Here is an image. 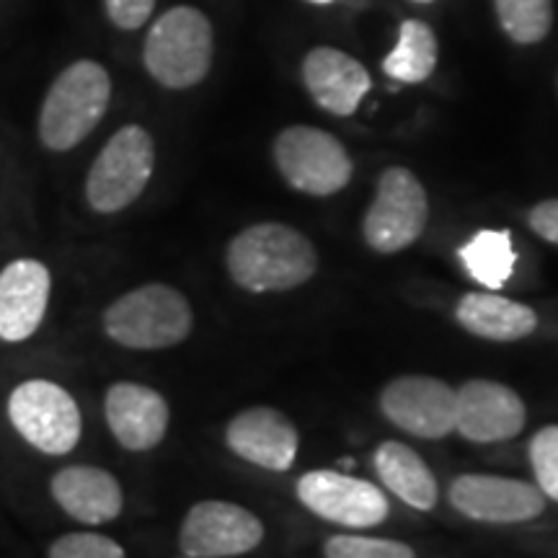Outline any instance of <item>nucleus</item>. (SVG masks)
Wrapping results in <instances>:
<instances>
[{"label": "nucleus", "mask_w": 558, "mask_h": 558, "mask_svg": "<svg viewBox=\"0 0 558 558\" xmlns=\"http://www.w3.org/2000/svg\"><path fill=\"white\" fill-rule=\"evenodd\" d=\"M9 416L19 435L45 456H68L81 439L78 403L52 380H26L13 388Z\"/></svg>", "instance_id": "6e6552de"}, {"label": "nucleus", "mask_w": 558, "mask_h": 558, "mask_svg": "<svg viewBox=\"0 0 558 558\" xmlns=\"http://www.w3.org/2000/svg\"><path fill=\"white\" fill-rule=\"evenodd\" d=\"M50 290V269L37 259H16L0 271V339H29L45 318Z\"/></svg>", "instance_id": "dca6fc26"}, {"label": "nucleus", "mask_w": 558, "mask_h": 558, "mask_svg": "<svg viewBox=\"0 0 558 558\" xmlns=\"http://www.w3.org/2000/svg\"><path fill=\"white\" fill-rule=\"evenodd\" d=\"M298 499L316 518L344 527H373L388 518L386 494L339 471H311L298 481Z\"/></svg>", "instance_id": "9b49d317"}, {"label": "nucleus", "mask_w": 558, "mask_h": 558, "mask_svg": "<svg viewBox=\"0 0 558 558\" xmlns=\"http://www.w3.org/2000/svg\"><path fill=\"white\" fill-rule=\"evenodd\" d=\"M501 29L518 45H538L554 24V0H494Z\"/></svg>", "instance_id": "5701e85b"}, {"label": "nucleus", "mask_w": 558, "mask_h": 558, "mask_svg": "<svg viewBox=\"0 0 558 558\" xmlns=\"http://www.w3.org/2000/svg\"><path fill=\"white\" fill-rule=\"evenodd\" d=\"M326 558H416L414 548L401 541L365 538V535H333L324 546Z\"/></svg>", "instance_id": "b1692460"}, {"label": "nucleus", "mask_w": 558, "mask_h": 558, "mask_svg": "<svg viewBox=\"0 0 558 558\" xmlns=\"http://www.w3.org/2000/svg\"><path fill=\"white\" fill-rule=\"evenodd\" d=\"M50 558H128L117 541L99 533H68L50 546Z\"/></svg>", "instance_id": "a878e982"}, {"label": "nucleus", "mask_w": 558, "mask_h": 558, "mask_svg": "<svg viewBox=\"0 0 558 558\" xmlns=\"http://www.w3.org/2000/svg\"><path fill=\"white\" fill-rule=\"evenodd\" d=\"M380 411L390 424L414 437H448L456 432L458 390L429 375H403L383 388Z\"/></svg>", "instance_id": "9d476101"}, {"label": "nucleus", "mask_w": 558, "mask_h": 558, "mask_svg": "<svg viewBox=\"0 0 558 558\" xmlns=\"http://www.w3.org/2000/svg\"><path fill=\"white\" fill-rule=\"evenodd\" d=\"M226 445L235 456L264 471L284 473L295 463L300 437L295 424L282 411L256 407L230 418L226 427Z\"/></svg>", "instance_id": "4468645a"}, {"label": "nucleus", "mask_w": 558, "mask_h": 558, "mask_svg": "<svg viewBox=\"0 0 558 558\" xmlns=\"http://www.w3.org/2000/svg\"><path fill=\"white\" fill-rule=\"evenodd\" d=\"M111 101V78L96 60H75L62 70L41 101L37 135L52 153L73 150L99 128Z\"/></svg>", "instance_id": "f03ea898"}, {"label": "nucleus", "mask_w": 558, "mask_h": 558, "mask_svg": "<svg viewBox=\"0 0 558 558\" xmlns=\"http://www.w3.org/2000/svg\"><path fill=\"white\" fill-rule=\"evenodd\" d=\"M450 505L469 520L514 525V522H527L543 514L546 497L530 481L465 473L450 484Z\"/></svg>", "instance_id": "f8f14e48"}, {"label": "nucleus", "mask_w": 558, "mask_h": 558, "mask_svg": "<svg viewBox=\"0 0 558 558\" xmlns=\"http://www.w3.org/2000/svg\"><path fill=\"white\" fill-rule=\"evenodd\" d=\"M414 3H432V0H414Z\"/></svg>", "instance_id": "c756f323"}, {"label": "nucleus", "mask_w": 558, "mask_h": 558, "mask_svg": "<svg viewBox=\"0 0 558 558\" xmlns=\"http://www.w3.org/2000/svg\"><path fill=\"white\" fill-rule=\"evenodd\" d=\"M264 525L254 512L233 501L207 499L194 505L181 522L179 546L190 558H230L254 550Z\"/></svg>", "instance_id": "1a4fd4ad"}, {"label": "nucleus", "mask_w": 558, "mask_h": 558, "mask_svg": "<svg viewBox=\"0 0 558 558\" xmlns=\"http://www.w3.org/2000/svg\"><path fill=\"white\" fill-rule=\"evenodd\" d=\"M303 83L313 101L337 117H352L373 88L365 65L333 47H316L305 54Z\"/></svg>", "instance_id": "f3484780"}, {"label": "nucleus", "mask_w": 558, "mask_h": 558, "mask_svg": "<svg viewBox=\"0 0 558 558\" xmlns=\"http://www.w3.org/2000/svg\"><path fill=\"white\" fill-rule=\"evenodd\" d=\"M458 259L481 288L497 292L512 279L514 264H518L512 233L492 228L478 230L471 235V241L458 248Z\"/></svg>", "instance_id": "412c9836"}, {"label": "nucleus", "mask_w": 558, "mask_h": 558, "mask_svg": "<svg viewBox=\"0 0 558 558\" xmlns=\"http://www.w3.org/2000/svg\"><path fill=\"white\" fill-rule=\"evenodd\" d=\"M530 465L543 497L558 501V427H543L530 439Z\"/></svg>", "instance_id": "393cba45"}, {"label": "nucleus", "mask_w": 558, "mask_h": 558, "mask_svg": "<svg viewBox=\"0 0 558 558\" xmlns=\"http://www.w3.org/2000/svg\"><path fill=\"white\" fill-rule=\"evenodd\" d=\"M525 418V403L505 383L478 378L463 383L458 390L456 432L469 442L492 445L518 437Z\"/></svg>", "instance_id": "ddd939ff"}, {"label": "nucleus", "mask_w": 558, "mask_h": 558, "mask_svg": "<svg viewBox=\"0 0 558 558\" xmlns=\"http://www.w3.org/2000/svg\"><path fill=\"white\" fill-rule=\"evenodd\" d=\"M184 558H190V556H184Z\"/></svg>", "instance_id": "7c9ffc66"}, {"label": "nucleus", "mask_w": 558, "mask_h": 558, "mask_svg": "<svg viewBox=\"0 0 558 558\" xmlns=\"http://www.w3.org/2000/svg\"><path fill=\"white\" fill-rule=\"evenodd\" d=\"M429 218V202L422 181L403 166L383 171L362 233L378 254H399L418 241Z\"/></svg>", "instance_id": "0eeeda50"}, {"label": "nucleus", "mask_w": 558, "mask_h": 558, "mask_svg": "<svg viewBox=\"0 0 558 558\" xmlns=\"http://www.w3.org/2000/svg\"><path fill=\"white\" fill-rule=\"evenodd\" d=\"M226 267L243 290L284 292L316 275L318 254L300 230L282 222H256L228 243Z\"/></svg>", "instance_id": "f257e3e1"}, {"label": "nucleus", "mask_w": 558, "mask_h": 558, "mask_svg": "<svg viewBox=\"0 0 558 558\" xmlns=\"http://www.w3.org/2000/svg\"><path fill=\"white\" fill-rule=\"evenodd\" d=\"M375 473L390 494H396L403 505L429 512L437 505V481L429 465L403 442H383L373 458Z\"/></svg>", "instance_id": "aec40b11"}, {"label": "nucleus", "mask_w": 558, "mask_h": 558, "mask_svg": "<svg viewBox=\"0 0 558 558\" xmlns=\"http://www.w3.org/2000/svg\"><path fill=\"white\" fill-rule=\"evenodd\" d=\"M52 497L70 518L86 525L117 520L124 505L120 481L94 465H68L54 473Z\"/></svg>", "instance_id": "a211bd4d"}, {"label": "nucleus", "mask_w": 558, "mask_h": 558, "mask_svg": "<svg viewBox=\"0 0 558 558\" xmlns=\"http://www.w3.org/2000/svg\"><path fill=\"white\" fill-rule=\"evenodd\" d=\"M215 37L209 19L194 5H173L153 21L143 47L150 78L163 88H194L213 68Z\"/></svg>", "instance_id": "7ed1b4c3"}, {"label": "nucleus", "mask_w": 558, "mask_h": 558, "mask_svg": "<svg viewBox=\"0 0 558 558\" xmlns=\"http://www.w3.org/2000/svg\"><path fill=\"white\" fill-rule=\"evenodd\" d=\"M311 3H320V5H326V3H331V0H311Z\"/></svg>", "instance_id": "c85d7f7f"}, {"label": "nucleus", "mask_w": 558, "mask_h": 558, "mask_svg": "<svg viewBox=\"0 0 558 558\" xmlns=\"http://www.w3.org/2000/svg\"><path fill=\"white\" fill-rule=\"evenodd\" d=\"M437 37L429 24L418 19L403 21L393 52L383 60L388 78L399 83H422L435 73Z\"/></svg>", "instance_id": "4be33fe9"}, {"label": "nucleus", "mask_w": 558, "mask_h": 558, "mask_svg": "<svg viewBox=\"0 0 558 558\" xmlns=\"http://www.w3.org/2000/svg\"><path fill=\"white\" fill-rule=\"evenodd\" d=\"M530 228L533 233H538L543 241L556 243L558 246V199H546L541 205H535L527 215Z\"/></svg>", "instance_id": "cd10ccee"}, {"label": "nucleus", "mask_w": 558, "mask_h": 558, "mask_svg": "<svg viewBox=\"0 0 558 558\" xmlns=\"http://www.w3.org/2000/svg\"><path fill=\"white\" fill-rule=\"evenodd\" d=\"M104 11L111 24L122 32H135L150 21L156 0H104Z\"/></svg>", "instance_id": "bb28decb"}, {"label": "nucleus", "mask_w": 558, "mask_h": 558, "mask_svg": "<svg viewBox=\"0 0 558 558\" xmlns=\"http://www.w3.org/2000/svg\"><path fill=\"white\" fill-rule=\"evenodd\" d=\"M458 324L488 341H520L538 329V313L497 292H469L456 308Z\"/></svg>", "instance_id": "6ab92c4d"}, {"label": "nucleus", "mask_w": 558, "mask_h": 558, "mask_svg": "<svg viewBox=\"0 0 558 558\" xmlns=\"http://www.w3.org/2000/svg\"><path fill=\"white\" fill-rule=\"evenodd\" d=\"M104 414L117 442L132 452L153 450L169 429V403L140 383H114L104 399Z\"/></svg>", "instance_id": "2eb2a0df"}, {"label": "nucleus", "mask_w": 558, "mask_h": 558, "mask_svg": "<svg viewBox=\"0 0 558 558\" xmlns=\"http://www.w3.org/2000/svg\"><path fill=\"white\" fill-rule=\"evenodd\" d=\"M192 305L169 284L124 292L104 311V331L128 349H169L192 333Z\"/></svg>", "instance_id": "20e7f679"}, {"label": "nucleus", "mask_w": 558, "mask_h": 558, "mask_svg": "<svg viewBox=\"0 0 558 558\" xmlns=\"http://www.w3.org/2000/svg\"><path fill=\"white\" fill-rule=\"evenodd\" d=\"M156 169V143L140 124H124L109 137L86 179L88 205L101 215L122 213L145 192Z\"/></svg>", "instance_id": "39448f33"}, {"label": "nucleus", "mask_w": 558, "mask_h": 558, "mask_svg": "<svg viewBox=\"0 0 558 558\" xmlns=\"http://www.w3.org/2000/svg\"><path fill=\"white\" fill-rule=\"evenodd\" d=\"M275 163L292 190L311 197H331L352 179V158L329 132L295 124L275 140Z\"/></svg>", "instance_id": "423d86ee"}]
</instances>
